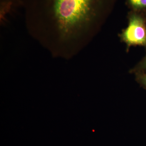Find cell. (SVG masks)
<instances>
[{
    "instance_id": "4",
    "label": "cell",
    "mask_w": 146,
    "mask_h": 146,
    "mask_svg": "<svg viewBox=\"0 0 146 146\" xmlns=\"http://www.w3.org/2000/svg\"><path fill=\"white\" fill-rule=\"evenodd\" d=\"M128 1L131 7L134 10L146 9V0H128Z\"/></svg>"
},
{
    "instance_id": "6",
    "label": "cell",
    "mask_w": 146,
    "mask_h": 146,
    "mask_svg": "<svg viewBox=\"0 0 146 146\" xmlns=\"http://www.w3.org/2000/svg\"><path fill=\"white\" fill-rule=\"evenodd\" d=\"M136 81L146 90V72L136 73Z\"/></svg>"
},
{
    "instance_id": "1",
    "label": "cell",
    "mask_w": 146,
    "mask_h": 146,
    "mask_svg": "<svg viewBox=\"0 0 146 146\" xmlns=\"http://www.w3.org/2000/svg\"><path fill=\"white\" fill-rule=\"evenodd\" d=\"M104 0H23L31 36L54 57L67 58L74 39L97 15Z\"/></svg>"
},
{
    "instance_id": "3",
    "label": "cell",
    "mask_w": 146,
    "mask_h": 146,
    "mask_svg": "<svg viewBox=\"0 0 146 146\" xmlns=\"http://www.w3.org/2000/svg\"><path fill=\"white\" fill-rule=\"evenodd\" d=\"M23 0H1L0 17L3 24L7 20V17L13 14L15 11L20 8L23 9Z\"/></svg>"
},
{
    "instance_id": "5",
    "label": "cell",
    "mask_w": 146,
    "mask_h": 146,
    "mask_svg": "<svg viewBox=\"0 0 146 146\" xmlns=\"http://www.w3.org/2000/svg\"><path fill=\"white\" fill-rule=\"evenodd\" d=\"M132 72L136 73L146 72V55L142 60L136 65L132 70Z\"/></svg>"
},
{
    "instance_id": "2",
    "label": "cell",
    "mask_w": 146,
    "mask_h": 146,
    "mask_svg": "<svg viewBox=\"0 0 146 146\" xmlns=\"http://www.w3.org/2000/svg\"><path fill=\"white\" fill-rule=\"evenodd\" d=\"M121 37L128 46H146V26L144 18L138 13H132L128 26L123 32Z\"/></svg>"
}]
</instances>
